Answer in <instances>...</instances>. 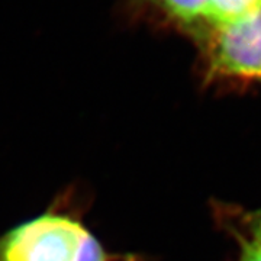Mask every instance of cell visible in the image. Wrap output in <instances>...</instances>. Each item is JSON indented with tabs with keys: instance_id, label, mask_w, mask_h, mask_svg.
Masks as SVG:
<instances>
[{
	"instance_id": "cell-3",
	"label": "cell",
	"mask_w": 261,
	"mask_h": 261,
	"mask_svg": "<svg viewBox=\"0 0 261 261\" xmlns=\"http://www.w3.org/2000/svg\"><path fill=\"white\" fill-rule=\"evenodd\" d=\"M260 6L261 0H207L206 20L219 27L247 16Z\"/></svg>"
},
{
	"instance_id": "cell-5",
	"label": "cell",
	"mask_w": 261,
	"mask_h": 261,
	"mask_svg": "<svg viewBox=\"0 0 261 261\" xmlns=\"http://www.w3.org/2000/svg\"><path fill=\"white\" fill-rule=\"evenodd\" d=\"M241 252L238 261H261V238L245 233L240 237Z\"/></svg>"
},
{
	"instance_id": "cell-4",
	"label": "cell",
	"mask_w": 261,
	"mask_h": 261,
	"mask_svg": "<svg viewBox=\"0 0 261 261\" xmlns=\"http://www.w3.org/2000/svg\"><path fill=\"white\" fill-rule=\"evenodd\" d=\"M171 16L186 25L206 20L207 0H159Z\"/></svg>"
},
{
	"instance_id": "cell-1",
	"label": "cell",
	"mask_w": 261,
	"mask_h": 261,
	"mask_svg": "<svg viewBox=\"0 0 261 261\" xmlns=\"http://www.w3.org/2000/svg\"><path fill=\"white\" fill-rule=\"evenodd\" d=\"M0 261H106V252L80 221L48 212L0 238Z\"/></svg>"
},
{
	"instance_id": "cell-6",
	"label": "cell",
	"mask_w": 261,
	"mask_h": 261,
	"mask_svg": "<svg viewBox=\"0 0 261 261\" xmlns=\"http://www.w3.org/2000/svg\"><path fill=\"white\" fill-rule=\"evenodd\" d=\"M244 224L247 228V233L261 238V209L247 215L244 219Z\"/></svg>"
},
{
	"instance_id": "cell-2",
	"label": "cell",
	"mask_w": 261,
	"mask_h": 261,
	"mask_svg": "<svg viewBox=\"0 0 261 261\" xmlns=\"http://www.w3.org/2000/svg\"><path fill=\"white\" fill-rule=\"evenodd\" d=\"M206 56L211 74L261 83V6L238 20L214 27Z\"/></svg>"
}]
</instances>
